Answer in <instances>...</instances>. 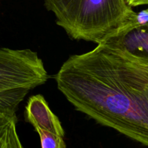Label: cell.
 <instances>
[{
    "label": "cell",
    "instance_id": "obj_7",
    "mask_svg": "<svg viewBox=\"0 0 148 148\" xmlns=\"http://www.w3.org/2000/svg\"><path fill=\"white\" fill-rule=\"evenodd\" d=\"M127 4L131 7L141 5H148V0H126Z\"/></svg>",
    "mask_w": 148,
    "mask_h": 148
},
{
    "label": "cell",
    "instance_id": "obj_4",
    "mask_svg": "<svg viewBox=\"0 0 148 148\" xmlns=\"http://www.w3.org/2000/svg\"><path fill=\"white\" fill-rule=\"evenodd\" d=\"M104 42L133 56L148 60V23L120 30Z\"/></svg>",
    "mask_w": 148,
    "mask_h": 148
},
{
    "label": "cell",
    "instance_id": "obj_1",
    "mask_svg": "<svg viewBox=\"0 0 148 148\" xmlns=\"http://www.w3.org/2000/svg\"><path fill=\"white\" fill-rule=\"evenodd\" d=\"M71 38L99 44L124 28L135 12L126 0H44Z\"/></svg>",
    "mask_w": 148,
    "mask_h": 148
},
{
    "label": "cell",
    "instance_id": "obj_3",
    "mask_svg": "<svg viewBox=\"0 0 148 148\" xmlns=\"http://www.w3.org/2000/svg\"><path fill=\"white\" fill-rule=\"evenodd\" d=\"M25 116L35 130H41L60 137H64V131L59 118L52 112L44 97L31 96L25 107Z\"/></svg>",
    "mask_w": 148,
    "mask_h": 148
},
{
    "label": "cell",
    "instance_id": "obj_6",
    "mask_svg": "<svg viewBox=\"0 0 148 148\" xmlns=\"http://www.w3.org/2000/svg\"><path fill=\"white\" fill-rule=\"evenodd\" d=\"M40 140L41 148H66L64 137L41 130H36Z\"/></svg>",
    "mask_w": 148,
    "mask_h": 148
},
{
    "label": "cell",
    "instance_id": "obj_5",
    "mask_svg": "<svg viewBox=\"0 0 148 148\" xmlns=\"http://www.w3.org/2000/svg\"><path fill=\"white\" fill-rule=\"evenodd\" d=\"M15 114L0 110V148H24L17 134Z\"/></svg>",
    "mask_w": 148,
    "mask_h": 148
},
{
    "label": "cell",
    "instance_id": "obj_2",
    "mask_svg": "<svg viewBox=\"0 0 148 148\" xmlns=\"http://www.w3.org/2000/svg\"><path fill=\"white\" fill-rule=\"evenodd\" d=\"M48 78L43 61L36 51L0 48V110L16 113L29 92Z\"/></svg>",
    "mask_w": 148,
    "mask_h": 148
}]
</instances>
